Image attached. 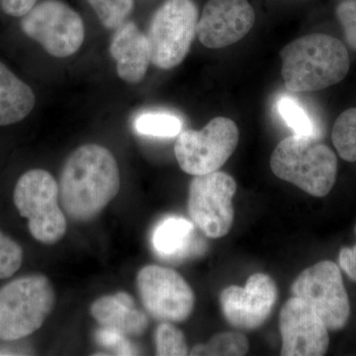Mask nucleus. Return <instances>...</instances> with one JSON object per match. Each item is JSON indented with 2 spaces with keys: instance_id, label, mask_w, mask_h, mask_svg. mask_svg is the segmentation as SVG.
<instances>
[{
  "instance_id": "f257e3e1",
  "label": "nucleus",
  "mask_w": 356,
  "mask_h": 356,
  "mask_svg": "<svg viewBox=\"0 0 356 356\" xmlns=\"http://www.w3.org/2000/svg\"><path fill=\"white\" fill-rule=\"evenodd\" d=\"M120 172L106 147L88 144L65 159L58 191L65 214L72 221H92L118 194Z\"/></svg>"
},
{
  "instance_id": "f03ea898",
  "label": "nucleus",
  "mask_w": 356,
  "mask_h": 356,
  "mask_svg": "<svg viewBox=\"0 0 356 356\" xmlns=\"http://www.w3.org/2000/svg\"><path fill=\"white\" fill-rule=\"evenodd\" d=\"M283 81L292 92H310L343 81L350 70L343 42L325 34H310L287 44L280 51Z\"/></svg>"
},
{
  "instance_id": "7ed1b4c3",
  "label": "nucleus",
  "mask_w": 356,
  "mask_h": 356,
  "mask_svg": "<svg viewBox=\"0 0 356 356\" xmlns=\"http://www.w3.org/2000/svg\"><path fill=\"white\" fill-rule=\"evenodd\" d=\"M270 168L276 177L315 197H324L336 184V154L316 138L295 135L281 140Z\"/></svg>"
},
{
  "instance_id": "20e7f679",
  "label": "nucleus",
  "mask_w": 356,
  "mask_h": 356,
  "mask_svg": "<svg viewBox=\"0 0 356 356\" xmlns=\"http://www.w3.org/2000/svg\"><path fill=\"white\" fill-rule=\"evenodd\" d=\"M56 304L43 274L23 276L0 288V341H16L41 329Z\"/></svg>"
},
{
  "instance_id": "39448f33",
  "label": "nucleus",
  "mask_w": 356,
  "mask_h": 356,
  "mask_svg": "<svg viewBox=\"0 0 356 356\" xmlns=\"http://www.w3.org/2000/svg\"><path fill=\"white\" fill-rule=\"evenodd\" d=\"M13 201L20 216L27 219L35 240L54 245L64 238L67 218L58 203V182L50 172L36 168L21 175L14 188Z\"/></svg>"
},
{
  "instance_id": "423d86ee",
  "label": "nucleus",
  "mask_w": 356,
  "mask_h": 356,
  "mask_svg": "<svg viewBox=\"0 0 356 356\" xmlns=\"http://www.w3.org/2000/svg\"><path fill=\"white\" fill-rule=\"evenodd\" d=\"M198 9L193 0H165L146 33L154 67L172 70L184 62L196 35Z\"/></svg>"
},
{
  "instance_id": "0eeeda50",
  "label": "nucleus",
  "mask_w": 356,
  "mask_h": 356,
  "mask_svg": "<svg viewBox=\"0 0 356 356\" xmlns=\"http://www.w3.org/2000/svg\"><path fill=\"white\" fill-rule=\"evenodd\" d=\"M238 136L235 122L225 117L212 119L202 130L180 132L175 145L178 165L193 177L217 172L236 151Z\"/></svg>"
},
{
  "instance_id": "6e6552de",
  "label": "nucleus",
  "mask_w": 356,
  "mask_h": 356,
  "mask_svg": "<svg viewBox=\"0 0 356 356\" xmlns=\"http://www.w3.org/2000/svg\"><path fill=\"white\" fill-rule=\"evenodd\" d=\"M26 36L56 58H67L81 49L86 37L83 18L60 0H44L21 20Z\"/></svg>"
},
{
  "instance_id": "1a4fd4ad",
  "label": "nucleus",
  "mask_w": 356,
  "mask_h": 356,
  "mask_svg": "<svg viewBox=\"0 0 356 356\" xmlns=\"http://www.w3.org/2000/svg\"><path fill=\"white\" fill-rule=\"evenodd\" d=\"M292 293L317 314L327 330L339 331L348 324L350 300L334 262L321 261L302 271L293 283Z\"/></svg>"
},
{
  "instance_id": "9d476101",
  "label": "nucleus",
  "mask_w": 356,
  "mask_h": 356,
  "mask_svg": "<svg viewBox=\"0 0 356 356\" xmlns=\"http://www.w3.org/2000/svg\"><path fill=\"white\" fill-rule=\"evenodd\" d=\"M235 179L225 172L196 175L188 192V213L192 221L208 238L226 236L235 218Z\"/></svg>"
},
{
  "instance_id": "9b49d317",
  "label": "nucleus",
  "mask_w": 356,
  "mask_h": 356,
  "mask_svg": "<svg viewBox=\"0 0 356 356\" xmlns=\"http://www.w3.org/2000/svg\"><path fill=\"white\" fill-rule=\"evenodd\" d=\"M136 281L143 307L154 320L173 324L191 317L195 296L177 271L152 264L140 269Z\"/></svg>"
},
{
  "instance_id": "f8f14e48",
  "label": "nucleus",
  "mask_w": 356,
  "mask_h": 356,
  "mask_svg": "<svg viewBox=\"0 0 356 356\" xmlns=\"http://www.w3.org/2000/svg\"><path fill=\"white\" fill-rule=\"evenodd\" d=\"M277 287L264 273L250 275L245 287L229 286L220 295L222 315L229 325L243 331L259 329L270 316Z\"/></svg>"
},
{
  "instance_id": "ddd939ff",
  "label": "nucleus",
  "mask_w": 356,
  "mask_h": 356,
  "mask_svg": "<svg viewBox=\"0 0 356 356\" xmlns=\"http://www.w3.org/2000/svg\"><path fill=\"white\" fill-rule=\"evenodd\" d=\"M254 20V10L248 0H208L196 34L206 48H226L247 36Z\"/></svg>"
},
{
  "instance_id": "4468645a",
  "label": "nucleus",
  "mask_w": 356,
  "mask_h": 356,
  "mask_svg": "<svg viewBox=\"0 0 356 356\" xmlns=\"http://www.w3.org/2000/svg\"><path fill=\"white\" fill-rule=\"evenodd\" d=\"M283 356L325 355L329 348V330L305 302L288 300L280 311Z\"/></svg>"
},
{
  "instance_id": "2eb2a0df",
  "label": "nucleus",
  "mask_w": 356,
  "mask_h": 356,
  "mask_svg": "<svg viewBox=\"0 0 356 356\" xmlns=\"http://www.w3.org/2000/svg\"><path fill=\"white\" fill-rule=\"evenodd\" d=\"M110 54L116 62L117 74L126 83H139L146 76L151 63L149 41L133 21L117 28Z\"/></svg>"
},
{
  "instance_id": "dca6fc26",
  "label": "nucleus",
  "mask_w": 356,
  "mask_h": 356,
  "mask_svg": "<svg viewBox=\"0 0 356 356\" xmlns=\"http://www.w3.org/2000/svg\"><path fill=\"white\" fill-rule=\"evenodd\" d=\"M93 318L102 329L123 337H140L147 331L146 314L136 308L133 297L127 292L100 297L90 307Z\"/></svg>"
},
{
  "instance_id": "f3484780",
  "label": "nucleus",
  "mask_w": 356,
  "mask_h": 356,
  "mask_svg": "<svg viewBox=\"0 0 356 356\" xmlns=\"http://www.w3.org/2000/svg\"><path fill=\"white\" fill-rule=\"evenodd\" d=\"M35 102L32 88L0 62V126L22 121L31 113Z\"/></svg>"
},
{
  "instance_id": "a211bd4d",
  "label": "nucleus",
  "mask_w": 356,
  "mask_h": 356,
  "mask_svg": "<svg viewBox=\"0 0 356 356\" xmlns=\"http://www.w3.org/2000/svg\"><path fill=\"white\" fill-rule=\"evenodd\" d=\"M194 227L188 220L170 217L156 227L153 245L161 257H180L189 252L193 242Z\"/></svg>"
},
{
  "instance_id": "6ab92c4d",
  "label": "nucleus",
  "mask_w": 356,
  "mask_h": 356,
  "mask_svg": "<svg viewBox=\"0 0 356 356\" xmlns=\"http://www.w3.org/2000/svg\"><path fill=\"white\" fill-rule=\"evenodd\" d=\"M332 140L341 159L350 163L356 161V108L346 110L337 117Z\"/></svg>"
},
{
  "instance_id": "aec40b11",
  "label": "nucleus",
  "mask_w": 356,
  "mask_h": 356,
  "mask_svg": "<svg viewBox=\"0 0 356 356\" xmlns=\"http://www.w3.org/2000/svg\"><path fill=\"white\" fill-rule=\"evenodd\" d=\"M250 344L247 337L238 332H222L212 337L206 344H197L191 350V355H247Z\"/></svg>"
},
{
  "instance_id": "412c9836",
  "label": "nucleus",
  "mask_w": 356,
  "mask_h": 356,
  "mask_svg": "<svg viewBox=\"0 0 356 356\" xmlns=\"http://www.w3.org/2000/svg\"><path fill=\"white\" fill-rule=\"evenodd\" d=\"M277 109L285 123L294 131L295 135L318 139V130L315 122L296 100L283 96L278 100Z\"/></svg>"
},
{
  "instance_id": "4be33fe9",
  "label": "nucleus",
  "mask_w": 356,
  "mask_h": 356,
  "mask_svg": "<svg viewBox=\"0 0 356 356\" xmlns=\"http://www.w3.org/2000/svg\"><path fill=\"white\" fill-rule=\"evenodd\" d=\"M182 123L178 117L168 113L140 114L135 121V129L142 135L172 138L181 132Z\"/></svg>"
},
{
  "instance_id": "5701e85b",
  "label": "nucleus",
  "mask_w": 356,
  "mask_h": 356,
  "mask_svg": "<svg viewBox=\"0 0 356 356\" xmlns=\"http://www.w3.org/2000/svg\"><path fill=\"white\" fill-rule=\"evenodd\" d=\"M98 19L107 29H115L126 22L135 7V0H88Z\"/></svg>"
},
{
  "instance_id": "b1692460",
  "label": "nucleus",
  "mask_w": 356,
  "mask_h": 356,
  "mask_svg": "<svg viewBox=\"0 0 356 356\" xmlns=\"http://www.w3.org/2000/svg\"><path fill=\"white\" fill-rule=\"evenodd\" d=\"M156 355H188L189 350L184 332L170 322H161L154 332Z\"/></svg>"
},
{
  "instance_id": "393cba45",
  "label": "nucleus",
  "mask_w": 356,
  "mask_h": 356,
  "mask_svg": "<svg viewBox=\"0 0 356 356\" xmlns=\"http://www.w3.org/2000/svg\"><path fill=\"white\" fill-rule=\"evenodd\" d=\"M23 255L19 243L0 231V280H8L19 270Z\"/></svg>"
},
{
  "instance_id": "a878e982",
  "label": "nucleus",
  "mask_w": 356,
  "mask_h": 356,
  "mask_svg": "<svg viewBox=\"0 0 356 356\" xmlns=\"http://www.w3.org/2000/svg\"><path fill=\"white\" fill-rule=\"evenodd\" d=\"M337 17L343 26L344 36L356 51V0H344L337 7Z\"/></svg>"
},
{
  "instance_id": "bb28decb",
  "label": "nucleus",
  "mask_w": 356,
  "mask_h": 356,
  "mask_svg": "<svg viewBox=\"0 0 356 356\" xmlns=\"http://www.w3.org/2000/svg\"><path fill=\"white\" fill-rule=\"evenodd\" d=\"M38 0H1L4 13L13 17H23L36 6Z\"/></svg>"
},
{
  "instance_id": "cd10ccee",
  "label": "nucleus",
  "mask_w": 356,
  "mask_h": 356,
  "mask_svg": "<svg viewBox=\"0 0 356 356\" xmlns=\"http://www.w3.org/2000/svg\"><path fill=\"white\" fill-rule=\"evenodd\" d=\"M339 266L351 280L356 282V245L353 248H343L339 252Z\"/></svg>"
},
{
  "instance_id": "c85d7f7f",
  "label": "nucleus",
  "mask_w": 356,
  "mask_h": 356,
  "mask_svg": "<svg viewBox=\"0 0 356 356\" xmlns=\"http://www.w3.org/2000/svg\"><path fill=\"white\" fill-rule=\"evenodd\" d=\"M355 234H356V226H355Z\"/></svg>"
}]
</instances>
